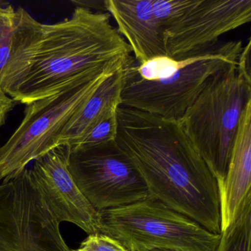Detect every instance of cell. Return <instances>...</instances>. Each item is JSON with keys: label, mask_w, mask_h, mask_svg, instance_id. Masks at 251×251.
Returning a JSON list of instances; mask_svg holds the SVG:
<instances>
[{"label": "cell", "mask_w": 251, "mask_h": 251, "mask_svg": "<svg viewBox=\"0 0 251 251\" xmlns=\"http://www.w3.org/2000/svg\"><path fill=\"white\" fill-rule=\"evenodd\" d=\"M134 61L108 13L76 7L70 19L44 24L20 8L0 89L15 103L27 105L58 93L91 72Z\"/></svg>", "instance_id": "cell-1"}, {"label": "cell", "mask_w": 251, "mask_h": 251, "mask_svg": "<svg viewBox=\"0 0 251 251\" xmlns=\"http://www.w3.org/2000/svg\"><path fill=\"white\" fill-rule=\"evenodd\" d=\"M117 142L152 199L220 234L217 180L179 121L120 105Z\"/></svg>", "instance_id": "cell-2"}, {"label": "cell", "mask_w": 251, "mask_h": 251, "mask_svg": "<svg viewBox=\"0 0 251 251\" xmlns=\"http://www.w3.org/2000/svg\"><path fill=\"white\" fill-rule=\"evenodd\" d=\"M236 65L217 73L179 121L218 187L227 175L241 117L251 102V83Z\"/></svg>", "instance_id": "cell-3"}, {"label": "cell", "mask_w": 251, "mask_h": 251, "mask_svg": "<svg viewBox=\"0 0 251 251\" xmlns=\"http://www.w3.org/2000/svg\"><path fill=\"white\" fill-rule=\"evenodd\" d=\"M128 66L114 64L91 72L58 93L27 104L20 126L0 148V181L18 176L30 162L58 147L66 126L98 86Z\"/></svg>", "instance_id": "cell-4"}, {"label": "cell", "mask_w": 251, "mask_h": 251, "mask_svg": "<svg viewBox=\"0 0 251 251\" xmlns=\"http://www.w3.org/2000/svg\"><path fill=\"white\" fill-rule=\"evenodd\" d=\"M241 41L219 42L210 49L177 60V67L164 78L142 80L126 68L122 105L180 121L211 79L237 64Z\"/></svg>", "instance_id": "cell-5"}, {"label": "cell", "mask_w": 251, "mask_h": 251, "mask_svg": "<svg viewBox=\"0 0 251 251\" xmlns=\"http://www.w3.org/2000/svg\"><path fill=\"white\" fill-rule=\"evenodd\" d=\"M98 233L131 251H215L220 239V234L152 198L98 211Z\"/></svg>", "instance_id": "cell-6"}, {"label": "cell", "mask_w": 251, "mask_h": 251, "mask_svg": "<svg viewBox=\"0 0 251 251\" xmlns=\"http://www.w3.org/2000/svg\"><path fill=\"white\" fill-rule=\"evenodd\" d=\"M31 170L0 183V251H72Z\"/></svg>", "instance_id": "cell-7"}, {"label": "cell", "mask_w": 251, "mask_h": 251, "mask_svg": "<svg viewBox=\"0 0 251 251\" xmlns=\"http://www.w3.org/2000/svg\"><path fill=\"white\" fill-rule=\"evenodd\" d=\"M69 170L98 211L151 198L143 177L115 142L70 148Z\"/></svg>", "instance_id": "cell-8"}, {"label": "cell", "mask_w": 251, "mask_h": 251, "mask_svg": "<svg viewBox=\"0 0 251 251\" xmlns=\"http://www.w3.org/2000/svg\"><path fill=\"white\" fill-rule=\"evenodd\" d=\"M251 21V0H195L166 31L167 56L180 60L210 49Z\"/></svg>", "instance_id": "cell-9"}, {"label": "cell", "mask_w": 251, "mask_h": 251, "mask_svg": "<svg viewBox=\"0 0 251 251\" xmlns=\"http://www.w3.org/2000/svg\"><path fill=\"white\" fill-rule=\"evenodd\" d=\"M70 148L60 145L33 161V178L60 223L67 222L89 235L98 233V211L77 187L69 170Z\"/></svg>", "instance_id": "cell-10"}, {"label": "cell", "mask_w": 251, "mask_h": 251, "mask_svg": "<svg viewBox=\"0 0 251 251\" xmlns=\"http://www.w3.org/2000/svg\"><path fill=\"white\" fill-rule=\"evenodd\" d=\"M105 4L136 62L167 56L165 33L154 14L153 0H105Z\"/></svg>", "instance_id": "cell-11"}, {"label": "cell", "mask_w": 251, "mask_h": 251, "mask_svg": "<svg viewBox=\"0 0 251 251\" xmlns=\"http://www.w3.org/2000/svg\"><path fill=\"white\" fill-rule=\"evenodd\" d=\"M251 102L241 117L227 175L218 187L221 231L231 223L242 201L251 192Z\"/></svg>", "instance_id": "cell-12"}, {"label": "cell", "mask_w": 251, "mask_h": 251, "mask_svg": "<svg viewBox=\"0 0 251 251\" xmlns=\"http://www.w3.org/2000/svg\"><path fill=\"white\" fill-rule=\"evenodd\" d=\"M127 67L113 73L98 86L66 126L58 146L71 148L80 143L98 123L117 111L122 105Z\"/></svg>", "instance_id": "cell-13"}, {"label": "cell", "mask_w": 251, "mask_h": 251, "mask_svg": "<svg viewBox=\"0 0 251 251\" xmlns=\"http://www.w3.org/2000/svg\"><path fill=\"white\" fill-rule=\"evenodd\" d=\"M251 192L248 193L236 217L220 233L215 251H251Z\"/></svg>", "instance_id": "cell-14"}, {"label": "cell", "mask_w": 251, "mask_h": 251, "mask_svg": "<svg viewBox=\"0 0 251 251\" xmlns=\"http://www.w3.org/2000/svg\"><path fill=\"white\" fill-rule=\"evenodd\" d=\"M195 0H153V12L161 27L166 33L186 11Z\"/></svg>", "instance_id": "cell-15"}, {"label": "cell", "mask_w": 251, "mask_h": 251, "mask_svg": "<svg viewBox=\"0 0 251 251\" xmlns=\"http://www.w3.org/2000/svg\"><path fill=\"white\" fill-rule=\"evenodd\" d=\"M117 132L118 121L116 111L98 123L80 143L71 148H85L115 142L117 140Z\"/></svg>", "instance_id": "cell-16"}, {"label": "cell", "mask_w": 251, "mask_h": 251, "mask_svg": "<svg viewBox=\"0 0 251 251\" xmlns=\"http://www.w3.org/2000/svg\"><path fill=\"white\" fill-rule=\"evenodd\" d=\"M72 251H131L120 242L102 233L89 235L77 249Z\"/></svg>", "instance_id": "cell-17"}, {"label": "cell", "mask_w": 251, "mask_h": 251, "mask_svg": "<svg viewBox=\"0 0 251 251\" xmlns=\"http://www.w3.org/2000/svg\"><path fill=\"white\" fill-rule=\"evenodd\" d=\"M251 42L249 39L247 45L243 47L241 51L236 65L239 73L249 83H251Z\"/></svg>", "instance_id": "cell-18"}, {"label": "cell", "mask_w": 251, "mask_h": 251, "mask_svg": "<svg viewBox=\"0 0 251 251\" xmlns=\"http://www.w3.org/2000/svg\"><path fill=\"white\" fill-rule=\"evenodd\" d=\"M12 32L13 30L0 39V77L2 75L11 58V49H12Z\"/></svg>", "instance_id": "cell-19"}, {"label": "cell", "mask_w": 251, "mask_h": 251, "mask_svg": "<svg viewBox=\"0 0 251 251\" xmlns=\"http://www.w3.org/2000/svg\"><path fill=\"white\" fill-rule=\"evenodd\" d=\"M73 3L76 5V7L79 8H86V9L98 10V11H106V4L105 0L103 1H73Z\"/></svg>", "instance_id": "cell-20"}, {"label": "cell", "mask_w": 251, "mask_h": 251, "mask_svg": "<svg viewBox=\"0 0 251 251\" xmlns=\"http://www.w3.org/2000/svg\"><path fill=\"white\" fill-rule=\"evenodd\" d=\"M146 251H181L177 250L165 249V248H154V249L148 250Z\"/></svg>", "instance_id": "cell-21"}]
</instances>
